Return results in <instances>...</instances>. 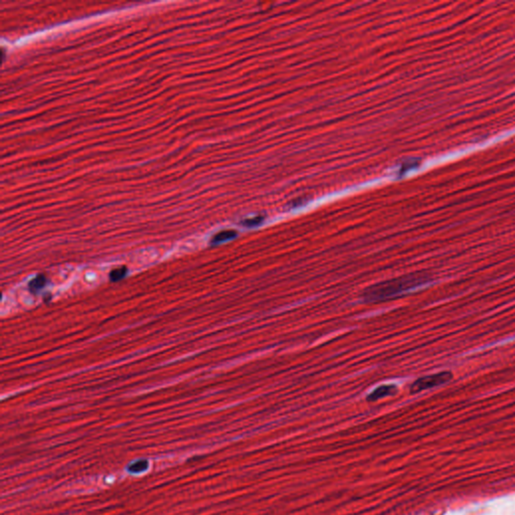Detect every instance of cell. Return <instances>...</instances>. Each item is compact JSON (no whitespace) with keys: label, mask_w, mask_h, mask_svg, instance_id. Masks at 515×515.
I'll return each mask as SVG.
<instances>
[{"label":"cell","mask_w":515,"mask_h":515,"mask_svg":"<svg viewBox=\"0 0 515 515\" xmlns=\"http://www.w3.org/2000/svg\"><path fill=\"white\" fill-rule=\"evenodd\" d=\"M432 276L427 272H416L399 278L380 282L366 288L361 298L366 303H379L397 298L402 294L428 284Z\"/></svg>","instance_id":"6da1fadb"},{"label":"cell","mask_w":515,"mask_h":515,"mask_svg":"<svg viewBox=\"0 0 515 515\" xmlns=\"http://www.w3.org/2000/svg\"><path fill=\"white\" fill-rule=\"evenodd\" d=\"M452 379H453V375L450 372H443V373H439L437 375L421 378L412 385L411 393L417 394V393H421L426 390H430V389L440 387L442 385H446L450 381H452Z\"/></svg>","instance_id":"7a4b0ae2"},{"label":"cell","mask_w":515,"mask_h":515,"mask_svg":"<svg viewBox=\"0 0 515 515\" xmlns=\"http://www.w3.org/2000/svg\"><path fill=\"white\" fill-rule=\"evenodd\" d=\"M397 392H398V389L395 386H382V387L378 388L377 390H375L369 397H367V400L371 402L378 401V400L384 399L386 397L393 396V395L397 394Z\"/></svg>","instance_id":"3957f363"},{"label":"cell","mask_w":515,"mask_h":515,"mask_svg":"<svg viewBox=\"0 0 515 515\" xmlns=\"http://www.w3.org/2000/svg\"><path fill=\"white\" fill-rule=\"evenodd\" d=\"M237 236H238V233L236 231H233V230H227V231L219 232V233H217L216 235H214L212 237L210 244L212 246H217L219 244H223V243H226L228 241H232V240L236 239Z\"/></svg>","instance_id":"277c9868"},{"label":"cell","mask_w":515,"mask_h":515,"mask_svg":"<svg viewBox=\"0 0 515 515\" xmlns=\"http://www.w3.org/2000/svg\"><path fill=\"white\" fill-rule=\"evenodd\" d=\"M45 283H46V278L43 275H38L29 282V284H28L29 291L31 293L35 294L44 287Z\"/></svg>","instance_id":"5b68a950"},{"label":"cell","mask_w":515,"mask_h":515,"mask_svg":"<svg viewBox=\"0 0 515 515\" xmlns=\"http://www.w3.org/2000/svg\"><path fill=\"white\" fill-rule=\"evenodd\" d=\"M128 271H127V268L125 267H122V268H117L115 270H113L111 273H110V280L112 282H118L120 280H122L123 278H125V276L127 275Z\"/></svg>","instance_id":"8992f818"},{"label":"cell","mask_w":515,"mask_h":515,"mask_svg":"<svg viewBox=\"0 0 515 515\" xmlns=\"http://www.w3.org/2000/svg\"><path fill=\"white\" fill-rule=\"evenodd\" d=\"M263 220H264V217L261 216V215H258V216H255V217L243 220L242 225L244 227H247V228H254V227H257V226L261 225L263 223Z\"/></svg>","instance_id":"52a82bcc"}]
</instances>
